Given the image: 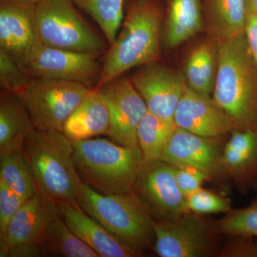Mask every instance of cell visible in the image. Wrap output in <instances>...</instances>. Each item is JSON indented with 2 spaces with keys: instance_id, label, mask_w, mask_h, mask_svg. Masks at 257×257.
<instances>
[{
  "instance_id": "cell-1",
  "label": "cell",
  "mask_w": 257,
  "mask_h": 257,
  "mask_svg": "<svg viewBox=\"0 0 257 257\" xmlns=\"http://www.w3.org/2000/svg\"><path fill=\"white\" fill-rule=\"evenodd\" d=\"M164 16L162 0H126L121 28L104 53L96 88L134 67L161 61Z\"/></svg>"
},
{
  "instance_id": "cell-2",
  "label": "cell",
  "mask_w": 257,
  "mask_h": 257,
  "mask_svg": "<svg viewBox=\"0 0 257 257\" xmlns=\"http://www.w3.org/2000/svg\"><path fill=\"white\" fill-rule=\"evenodd\" d=\"M212 98L241 128L257 130V64L244 33L219 42Z\"/></svg>"
},
{
  "instance_id": "cell-3",
  "label": "cell",
  "mask_w": 257,
  "mask_h": 257,
  "mask_svg": "<svg viewBox=\"0 0 257 257\" xmlns=\"http://www.w3.org/2000/svg\"><path fill=\"white\" fill-rule=\"evenodd\" d=\"M74 167L81 182L104 194L133 192L144 165L139 147L96 138L72 141Z\"/></svg>"
},
{
  "instance_id": "cell-4",
  "label": "cell",
  "mask_w": 257,
  "mask_h": 257,
  "mask_svg": "<svg viewBox=\"0 0 257 257\" xmlns=\"http://www.w3.org/2000/svg\"><path fill=\"white\" fill-rule=\"evenodd\" d=\"M38 192L56 204H77L82 186L73 160L72 140L63 133L35 128L23 145Z\"/></svg>"
},
{
  "instance_id": "cell-5",
  "label": "cell",
  "mask_w": 257,
  "mask_h": 257,
  "mask_svg": "<svg viewBox=\"0 0 257 257\" xmlns=\"http://www.w3.org/2000/svg\"><path fill=\"white\" fill-rule=\"evenodd\" d=\"M76 201L84 212L128 246L145 254L154 246L155 219L135 193L101 194L82 183Z\"/></svg>"
},
{
  "instance_id": "cell-6",
  "label": "cell",
  "mask_w": 257,
  "mask_h": 257,
  "mask_svg": "<svg viewBox=\"0 0 257 257\" xmlns=\"http://www.w3.org/2000/svg\"><path fill=\"white\" fill-rule=\"evenodd\" d=\"M72 0H42L35 5L39 38L46 46L104 54L109 44L81 16Z\"/></svg>"
},
{
  "instance_id": "cell-7",
  "label": "cell",
  "mask_w": 257,
  "mask_h": 257,
  "mask_svg": "<svg viewBox=\"0 0 257 257\" xmlns=\"http://www.w3.org/2000/svg\"><path fill=\"white\" fill-rule=\"evenodd\" d=\"M92 89L79 82L32 77L21 97L35 128L63 133L66 121Z\"/></svg>"
},
{
  "instance_id": "cell-8",
  "label": "cell",
  "mask_w": 257,
  "mask_h": 257,
  "mask_svg": "<svg viewBox=\"0 0 257 257\" xmlns=\"http://www.w3.org/2000/svg\"><path fill=\"white\" fill-rule=\"evenodd\" d=\"M153 248L161 257H206L215 251V230L199 214L184 213L170 220H155Z\"/></svg>"
},
{
  "instance_id": "cell-9",
  "label": "cell",
  "mask_w": 257,
  "mask_h": 257,
  "mask_svg": "<svg viewBox=\"0 0 257 257\" xmlns=\"http://www.w3.org/2000/svg\"><path fill=\"white\" fill-rule=\"evenodd\" d=\"M98 54L74 52L41 44L20 65L33 78L60 79L94 89L101 74Z\"/></svg>"
},
{
  "instance_id": "cell-10",
  "label": "cell",
  "mask_w": 257,
  "mask_h": 257,
  "mask_svg": "<svg viewBox=\"0 0 257 257\" xmlns=\"http://www.w3.org/2000/svg\"><path fill=\"white\" fill-rule=\"evenodd\" d=\"M133 192L146 205L155 220H170L187 212L174 166L165 161L144 162Z\"/></svg>"
},
{
  "instance_id": "cell-11",
  "label": "cell",
  "mask_w": 257,
  "mask_h": 257,
  "mask_svg": "<svg viewBox=\"0 0 257 257\" xmlns=\"http://www.w3.org/2000/svg\"><path fill=\"white\" fill-rule=\"evenodd\" d=\"M131 81L150 112L174 119L177 106L188 86L183 72L156 61L140 66Z\"/></svg>"
},
{
  "instance_id": "cell-12",
  "label": "cell",
  "mask_w": 257,
  "mask_h": 257,
  "mask_svg": "<svg viewBox=\"0 0 257 257\" xmlns=\"http://www.w3.org/2000/svg\"><path fill=\"white\" fill-rule=\"evenodd\" d=\"M99 89L110 113L107 136L119 145L139 147L138 126L148 109L131 79L119 77Z\"/></svg>"
},
{
  "instance_id": "cell-13",
  "label": "cell",
  "mask_w": 257,
  "mask_h": 257,
  "mask_svg": "<svg viewBox=\"0 0 257 257\" xmlns=\"http://www.w3.org/2000/svg\"><path fill=\"white\" fill-rule=\"evenodd\" d=\"M174 121L178 128L209 138H221L241 128L210 95L188 86L177 106Z\"/></svg>"
},
{
  "instance_id": "cell-14",
  "label": "cell",
  "mask_w": 257,
  "mask_h": 257,
  "mask_svg": "<svg viewBox=\"0 0 257 257\" xmlns=\"http://www.w3.org/2000/svg\"><path fill=\"white\" fill-rule=\"evenodd\" d=\"M220 138L199 136L177 128L160 160L175 167H188L207 173L211 179L228 177L223 164Z\"/></svg>"
},
{
  "instance_id": "cell-15",
  "label": "cell",
  "mask_w": 257,
  "mask_h": 257,
  "mask_svg": "<svg viewBox=\"0 0 257 257\" xmlns=\"http://www.w3.org/2000/svg\"><path fill=\"white\" fill-rule=\"evenodd\" d=\"M35 5L0 0V49L18 64L42 44L37 33Z\"/></svg>"
},
{
  "instance_id": "cell-16",
  "label": "cell",
  "mask_w": 257,
  "mask_h": 257,
  "mask_svg": "<svg viewBox=\"0 0 257 257\" xmlns=\"http://www.w3.org/2000/svg\"><path fill=\"white\" fill-rule=\"evenodd\" d=\"M60 216L58 204L37 192L28 199L10 222L5 239L0 242V256L8 257L9 248L39 243L52 219Z\"/></svg>"
},
{
  "instance_id": "cell-17",
  "label": "cell",
  "mask_w": 257,
  "mask_h": 257,
  "mask_svg": "<svg viewBox=\"0 0 257 257\" xmlns=\"http://www.w3.org/2000/svg\"><path fill=\"white\" fill-rule=\"evenodd\" d=\"M60 215L69 229L101 257H138L145 253L111 234L81 209L78 204H59Z\"/></svg>"
},
{
  "instance_id": "cell-18",
  "label": "cell",
  "mask_w": 257,
  "mask_h": 257,
  "mask_svg": "<svg viewBox=\"0 0 257 257\" xmlns=\"http://www.w3.org/2000/svg\"><path fill=\"white\" fill-rule=\"evenodd\" d=\"M162 1L165 12L162 42L166 48H175L204 30L202 0Z\"/></svg>"
},
{
  "instance_id": "cell-19",
  "label": "cell",
  "mask_w": 257,
  "mask_h": 257,
  "mask_svg": "<svg viewBox=\"0 0 257 257\" xmlns=\"http://www.w3.org/2000/svg\"><path fill=\"white\" fill-rule=\"evenodd\" d=\"M223 148L222 160L228 177L243 187L257 184V130H236Z\"/></svg>"
},
{
  "instance_id": "cell-20",
  "label": "cell",
  "mask_w": 257,
  "mask_h": 257,
  "mask_svg": "<svg viewBox=\"0 0 257 257\" xmlns=\"http://www.w3.org/2000/svg\"><path fill=\"white\" fill-rule=\"evenodd\" d=\"M110 126L109 107L99 89L94 88L66 121L63 133L78 141L108 135Z\"/></svg>"
},
{
  "instance_id": "cell-21",
  "label": "cell",
  "mask_w": 257,
  "mask_h": 257,
  "mask_svg": "<svg viewBox=\"0 0 257 257\" xmlns=\"http://www.w3.org/2000/svg\"><path fill=\"white\" fill-rule=\"evenodd\" d=\"M204 30L216 42L244 33L246 11L245 0H202Z\"/></svg>"
},
{
  "instance_id": "cell-22",
  "label": "cell",
  "mask_w": 257,
  "mask_h": 257,
  "mask_svg": "<svg viewBox=\"0 0 257 257\" xmlns=\"http://www.w3.org/2000/svg\"><path fill=\"white\" fill-rule=\"evenodd\" d=\"M35 130L25 102L15 93L0 94V152H23L24 144Z\"/></svg>"
},
{
  "instance_id": "cell-23",
  "label": "cell",
  "mask_w": 257,
  "mask_h": 257,
  "mask_svg": "<svg viewBox=\"0 0 257 257\" xmlns=\"http://www.w3.org/2000/svg\"><path fill=\"white\" fill-rule=\"evenodd\" d=\"M219 59V43L208 37L192 49L184 65L188 87L210 95L214 91Z\"/></svg>"
},
{
  "instance_id": "cell-24",
  "label": "cell",
  "mask_w": 257,
  "mask_h": 257,
  "mask_svg": "<svg viewBox=\"0 0 257 257\" xmlns=\"http://www.w3.org/2000/svg\"><path fill=\"white\" fill-rule=\"evenodd\" d=\"M40 248L43 257H99L69 229L61 215L47 226L40 241Z\"/></svg>"
},
{
  "instance_id": "cell-25",
  "label": "cell",
  "mask_w": 257,
  "mask_h": 257,
  "mask_svg": "<svg viewBox=\"0 0 257 257\" xmlns=\"http://www.w3.org/2000/svg\"><path fill=\"white\" fill-rule=\"evenodd\" d=\"M177 128L174 119H165L148 111L137 134L145 162L160 160Z\"/></svg>"
},
{
  "instance_id": "cell-26",
  "label": "cell",
  "mask_w": 257,
  "mask_h": 257,
  "mask_svg": "<svg viewBox=\"0 0 257 257\" xmlns=\"http://www.w3.org/2000/svg\"><path fill=\"white\" fill-rule=\"evenodd\" d=\"M0 179L26 199L37 192L36 182L23 152H0Z\"/></svg>"
},
{
  "instance_id": "cell-27",
  "label": "cell",
  "mask_w": 257,
  "mask_h": 257,
  "mask_svg": "<svg viewBox=\"0 0 257 257\" xmlns=\"http://www.w3.org/2000/svg\"><path fill=\"white\" fill-rule=\"evenodd\" d=\"M100 28L109 46L114 42L124 16L126 0H72Z\"/></svg>"
},
{
  "instance_id": "cell-28",
  "label": "cell",
  "mask_w": 257,
  "mask_h": 257,
  "mask_svg": "<svg viewBox=\"0 0 257 257\" xmlns=\"http://www.w3.org/2000/svg\"><path fill=\"white\" fill-rule=\"evenodd\" d=\"M212 226L217 234L257 239V201L248 207L231 209Z\"/></svg>"
},
{
  "instance_id": "cell-29",
  "label": "cell",
  "mask_w": 257,
  "mask_h": 257,
  "mask_svg": "<svg viewBox=\"0 0 257 257\" xmlns=\"http://www.w3.org/2000/svg\"><path fill=\"white\" fill-rule=\"evenodd\" d=\"M32 77L5 50L0 49V87L2 90L22 96Z\"/></svg>"
},
{
  "instance_id": "cell-30",
  "label": "cell",
  "mask_w": 257,
  "mask_h": 257,
  "mask_svg": "<svg viewBox=\"0 0 257 257\" xmlns=\"http://www.w3.org/2000/svg\"><path fill=\"white\" fill-rule=\"evenodd\" d=\"M186 208L187 211L199 215L226 214L232 209L229 199L203 188L186 197Z\"/></svg>"
},
{
  "instance_id": "cell-31",
  "label": "cell",
  "mask_w": 257,
  "mask_h": 257,
  "mask_svg": "<svg viewBox=\"0 0 257 257\" xmlns=\"http://www.w3.org/2000/svg\"><path fill=\"white\" fill-rule=\"evenodd\" d=\"M27 200L0 179V242L4 240L13 216Z\"/></svg>"
},
{
  "instance_id": "cell-32",
  "label": "cell",
  "mask_w": 257,
  "mask_h": 257,
  "mask_svg": "<svg viewBox=\"0 0 257 257\" xmlns=\"http://www.w3.org/2000/svg\"><path fill=\"white\" fill-rule=\"evenodd\" d=\"M174 168L177 185L185 197L202 188L203 184L211 179L205 172L193 167L174 166Z\"/></svg>"
},
{
  "instance_id": "cell-33",
  "label": "cell",
  "mask_w": 257,
  "mask_h": 257,
  "mask_svg": "<svg viewBox=\"0 0 257 257\" xmlns=\"http://www.w3.org/2000/svg\"><path fill=\"white\" fill-rule=\"evenodd\" d=\"M234 236L220 252L222 256L257 257V243L255 238Z\"/></svg>"
},
{
  "instance_id": "cell-34",
  "label": "cell",
  "mask_w": 257,
  "mask_h": 257,
  "mask_svg": "<svg viewBox=\"0 0 257 257\" xmlns=\"http://www.w3.org/2000/svg\"><path fill=\"white\" fill-rule=\"evenodd\" d=\"M244 35L250 52L257 64V14H248Z\"/></svg>"
},
{
  "instance_id": "cell-35",
  "label": "cell",
  "mask_w": 257,
  "mask_h": 257,
  "mask_svg": "<svg viewBox=\"0 0 257 257\" xmlns=\"http://www.w3.org/2000/svg\"><path fill=\"white\" fill-rule=\"evenodd\" d=\"M247 14H257V0H245Z\"/></svg>"
},
{
  "instance_id": "cell-36",
  "label": "cell",
  "mask_w": 257,
  "mask_h": 257,
  "mask_svg": "<svg viewBox=\"0 0 257 257\" xmlns=\"http://www.w3.org/2000/svg\"><path fill=\"white\" fill-rule=\"evenodd\" d=\"M19 1L25 2V3H30V4L37 5L42 0H19Z\"/></svg>"
},
{
  "instance_id": "cell-37",
  "label": "cell",
  "mask_w": 257,
  "mask_h": 257,
  "mask_svg": "<svg viewBox=\"0 0 257 257\" xmlns=\"http://www.w3.org/2000/svg\"><path fill=\"white\" fill-rule=\"evenodd\" d=\"M256 239V243H257V239Z\"/></svg>"
},
{
  "instance_id": "cell-38",
  "label": "cell",
  "mask_w": 257,
  "mask_h": 257,
  "mask_svg": "<svg viewBox=\"0 0 257 257\" xmlns=\"http://www.w3.org/2000/svg\"><path fill=\"white\" fill-rule=\"evenodd\" d=\"M256 185L257 186V184H256Z\"/></svg>"
}]
</instances>
